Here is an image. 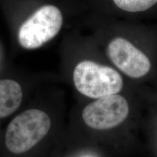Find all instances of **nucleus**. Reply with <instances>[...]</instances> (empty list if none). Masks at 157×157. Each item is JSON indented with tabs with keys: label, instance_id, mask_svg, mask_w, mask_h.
<instances>
[{
	"label": "nucleus",
	"instance_id": "obj_2",
	"mask_svg": "<svg viewBox=\"0 0 157 157\" xmlns=\"http://www.w3.org/2000/svg\"><path fill=\"white\" fill-rule=\"evenodd\" d=\"M73 78L76 90L92 98H101L121 91L123 79L113 68L91 60H84L76 65Z\"/></svg>",
	"mask_w": 157,
	"mask_h": 157
},
{
	"label": "nucleus",
	"instance_id": "obj_1",
	"mask_svg": "<svg viewBox=\"0 0 157 157\" xmlns=\"http://www.w3.org/2000/svg\"><path fill=\"white\" fill-rule=\"evenodd\" d=\"M50 127V118L44 111L26 110L9 124L5 134V146L13 154L27 152L46 136Z\"/></svg>",
	"mask_w": 157,
	"mask_h": 157
},
{
	"label": "nucleus",
	"instance_id": "obj_5",
	"mask_svg": "<svg viewBox=\"0 0 157 157\" xmlns=\"http://www.w3.org/2000/svg\"><path fill=\"white\" fill-rule=\"evenodd\" d=\"M107 52L113 63L129 77L140 78L150 71L148 57L127 39L121 37L113 39Z\"/></svg>",
	"mask_w": 157,
	"mask_h": 157
},
{
	"label": "nucleus",
	"instance_id": "obj_3",
	"mask_svg": "<svg viewBox=\"0 0 157 157\" xmlns=\"http://www.w3.org/2000/svg\"><path fill=\"white\" fill-rule=\"evenodd\" d=\"M63 25V15L58 7L45 5L29 17L20 28L18 41L21 47L33 50L53 39Z\"/></svg>",
	"mask_w": 157,
	"mask_h": 157
},
{
	"label": "nucleus",
	"instance_id": "obj_4",
	"mask_svg": "<svg viewBox=\"0 0 157 157\" xmlns=\"http://www.w3.org/2000/svg\"><path fill=\"white\" fill-rule=\"evenodd\" d=\"M129 105L123 96L114 94L98 98L84 108V123L95 129H108L117 127L126 119Z\"/></svg>",
	"mask_w": 157,
	"mask_h": 157
},
{
	"label": "nucleus",
	"instance_id": "obj_7",
	"mask_svg": "<svg viewBox=\"0 0 157 157\" xmlns=\"http://www.w3.org/2000/svg\"><path fill=\"white\" fill-rule=\"evenodd\" d=\"M113 2L122 10L136 13L151 8L157 3V0H113Z\"/></svg>",
	"mask_w": 157,
	"mask_h": 157
},
{
	"label": "nucleus",
	"instance_id": "obj_6",
	"mask_svg": "<svg viewBox=\"0 0 157 157\" xmlns=\"http://www.w3.org/2000/svg\"><path fill=\"white\" fill-rule=\"evenodd\" d=\"M23 98L22 88L12 79L0 80V118L11 115L18 109Z\"/></svg>",
	"mask_w": 157,
	"mask_h": 157
}]
</instances>
